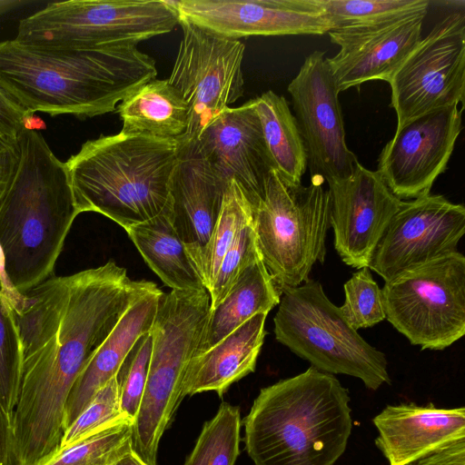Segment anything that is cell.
<instances>
[{
    "label": "cell",
    "mask_w": 465,
    "mask_h": 465,
    "mask_svg": "<svg viewBox=\"0 0 465 465\" xmlns=\"http://www.w3.org/2000/svg\"><path fill=\"white\" fill-rule=\"evenodd\" d=\"M343 287L345 300L340 310L353 329L372 327L386 318L381 289L368 267L354 272Z\"/></svg>",
    "instance_id": "obj_33"
},
{
    "label": "cell",
    "mask_w": 465,
    "mask_h": 465,
    "mask_svg": "<svg viewBox=\"0 0 465 465\" xmlns=\"http://www.w3.org/2000/svg\"><path fill=\"white\" fill-rule=\"evenodd\" d=\"M133 422L130 417H123L77 442L59 449L37 465H114L133 449Z\"/></svg>",
    "instance_id": "obj_29"
},
{
    "label": "cell",
    "mask_w": 465,
    "mask_h": 465,
    "mask_svg": "<svg viewBox=\"0 0 465 465\" xmlns=\"http://www.w3.org/2000/svg\"><path fill=\"white\" fill-rule=\"evenodd\" d=\"M465 207L430 193L402 201L370 259L368 268L389 282L430 261L458 252Z\"/></svg>",
    "instance_id": "obj_13"
},
{
    "label": "cell",
    "mask_w": 465,
    "mask_h": 465,
    "mask_svg": "<svg viewBox=\"0 0 465 465\" xmlns=\"http://www.w3.org/2000/svg\"><path fill=\"white\" fill-rule=\"evenodd\" d=\"M335 28L428 13L429 0H317ZM332 29V30H333Z\"/></svg>",
    "instance_id": "obj_31"
},
{
    "label": "cell",
    "mask_w": 465,
    "mask_h": 465,
    "mask_svg": "<svg viewBox=\"0 0 465 465\" xmlns=\"http://www.w3.org/2000/svg\"><path fill=\"white\" fill-rule=\"evenodd\" d=\"M179 138L122 132L82 144L66 162L80 213H101L124 230L171 205Z\"/></svg>",
    "instance_id": "obj_5"
},
{
    "label": "cell",
    "mask_w": 465,
    "mask_h": 465,
    "mask_svg": "<svg viewBox=\"0 0 465 465\" xmlns=\"http://www.w3.org/2000/svg\"><path fill=\"white\" fill-rule=\"evenodd\" d=\"M179 142L170 190L172 222L199 272L227 184L216 174L197 139L183 135Z\"/></svg>",
    "instance_id": "obj_20"
},
{
    "label": "cell",
    "mask_w": 465,
    "mask_h": 465,
    "mask_svg": "<svg viewBox=\"0 0 465 465\" xmlns=\"http://www.w3.org/2000/svg\"><path fill=\"white\" fill-rule=\"evenodd\" d=\"M323 182L311 177L303 186L272 169L252 211L259 253L281 294L307 282L312 266L324 262L331 198Z\"/></svg>",
    "instance_id": "obj_7"
},
{
    "label": "cell",
    "mask_w": 465,
    "mask_h": 465,
    "mask_svg": "<svg viewBox=\"0 0 465 465\" xmlns=\"http://www.w3.org/2000/svg\"><path fill=\"white\" fill-rule=\"evenodd\" d=\"M375 444L390 465H411L465 440V409L429 403L388 405L373 420Z\"/></svg>",
    "instance_id": "obj_21"
},
{
    "label": "cell",
    "mask_w": 465,
    "mask_h": 465,
    "mask_svg": "<svg viewBox=\"0 0 465 465\" xmlns=\"http://www.w3.org/2000/svg\"><path fill=\"white\" fill-rule=\"evenodd\" d=\"M0 291L7 296L17 311L25 302V295L19 293L11 284L5 272V259L0 247Z\"/></svg>",
    "instance_id": "obj_41"
},
{
    "label": "cell",
    "mask_w": 465,
    "mask_h": 465,
    "mask_svg": "<svg viewBox=\"0 0 465 465\" xmlns=\"http://www.w3.org/2000/svg\"><path fill=\"white\" fill-rule=\"evenodd\" d=\"M462 110L451 105L396 129L379 156L377 170L395 196L414 199L430 193L461 132Z\"/></svg>",
    "instance_id": "obj_15"
},
{
    "label": "cell",
    "mask_w": 465,
    "mask_h": 465,
    "mask_svg": "<svg viewBox=\"0 0 465 465\" xmlns=\"http://www.w3.org/2000/svg\"><path fill=\"white\" fill-rule=\"evenodd\" d=\"M391 106L397 127L465 96L464 8L442 17L397 70L391 81Z\"/></svg>",
    "instance_id": "obj_11"
},
{
    "label": "cell",
    "mask_w": 465,
    "mask_h": 465,
    "mask_svg": "<svg viewBox=\"0 0 465 465\" xmlns=\"http://www.w3.org/2000/svg\"><path fill=\"white\" fill-rule=\"evenodd\" d=\"M253 99L274 169L287 181L301 183L308 166V159L287 100L272 91H267Z\"/></svg>",
    "instance_id": "obj_27"
},
{
    "label": "cell",
    "mask_w": 465,
    "mask_h": 465,
    "mask_svg": "<svg viewBox=\"0 0 465 465\" xmlns=\"http://www.w3.org/2000/svg\"><path fill=\"white\" fill-rule=\"evenodd\" d=\"M288 92L311 177L325 182L348 177L358 160L345 142L339 91L324 52L314 51L304 59Z\"/></svg>",
    "instance_id": "obj_14"
},
{
    "label": "cell",
    "mask_w": 465,
    "mask_h": 465,
    "mask_svg": "<svg viewBox=\"0 0 465 465\" xmlns=\"http://www.w3.org/2000/svg\"><path fill=\"white\" fill-rule=\"evenodd\" d=\"M22 362L15 307L0 291V402L12 420L18 395Z\"/></svg>",
    "instance_id": "obj_32"
},
{
    "label": "cell",
    "mask_w": 465,
    "mask_h": 465,
    "mask_svg": "<svg viewBox=\"0 0 465 465\" xmlns=\"http://www.w3.org/2000/svg\"><path fill=\"white\" fill-rule=\"evenodd\" d=\"M117 112L120 132L157 138L176 139L185 134L189 107L167 79H153L123 100Z\"/></svg>",
    "instance_id": "obj_26"
},
{
    "label": "cell",
    "mask_w": 465,
    "mask_h": 465,
    "mask_svg": "<svg viewBox=\"0 0 465 465\" xmlns=\"http://www.w3.org/2000/svg\"><path fill=\"white\" fill-rule=\"evenodd\" d=\"M26 4H28L27 1L0 0V15Z\"/></svg>",
    "instance_id": "obj_43"
},
{
    "label": "cell",
    "mask_w": 465,
    "mask_h": 465,
    "mask_svg": "<svg viewBox=\"0 0 465 465\" xmlns=\"http://www.w3.org/2000/svg\"><path fill=\"white\" fill-rule=\"evenodd\" d=\"M179 16L217 35H323L334 26L317 0H180Z\"/></svg>",
    "instance_id": "obj_16"
},
{
    "label": "cell",
    "mask_w": 465,
    "mask_h": 465,
    "mask_svg": "<svg viewBox=\"0 0 465 465\" xmlns=\"http://www.w3.org/2000/svg\"><path fill=\"white\" fill-rule=\"evenodd\" d=\"M253 208L242 187L233 179L226 185L221 211L204 248L199 273L206 290L226 252L242 229L252 220Z\"/></svg>",
    "instance_id": "obj_28"
},
{
    "label": "cell",
    "mask_w": 465,
    "mask_h": 465,
    "mask_svg": "<svg viewBox=\"0 0 465 465\" xmlns=\"http://www.w3.org/2000/svg\"><path fill=\"white\" fill-rule=\"evenodd\" d=\"M134 281L114 261L66 276H52L15 311L22 362L12 414L14 446L46 456L60 447L65 404L78 375L124 314L159 291Z\"/></svg>",
    "instance_id": "obj_1"
},
{
    "label": "cell",
    "mask_w": 465,
    "mask_h": 465,
    "mask_svg": "<svg viewBox=\"0 0 465 465\" xmlns=\"http://www.w3.org/2000/svg\"><path fill=\"white\" fill-rule=\"evenodd\" d=\"M114 465H147L132 449L123 455Z\"/></svg>",
    "instance_id": "obj_42"
},
{
    "label": "cell",
    "mask_w": 465,
    "mask_h": 465,
    "mask_svg": "<svg viewBox=\"0 0 465 465\" xmlns=\"http://www.w3.org/2000/svg\"><path fill=\"white\" fill-rule=\"evenodd\" d=\"M26 128L40 130L45 128V123L0 87V138L16 144L19 134Z\"/></svg>",
    "instance_id": "obj_37"
},
{
    "label": "cell",
    "mask_w": 465,
    "mask_h": 465,
    "mask_svg": "<svg viewBox=\"0 0 465 465\" xmlns=\"http://www.w3.org/2000/svg\"><path fill=\"white\" fill-rule=\"evenodd\" d=\"M427 13L330 31L339 52L326 58L340 92L369 81L390 82L421 40Z\"/></svg>",
    "instance_id": "obj_18"
},
{
    "label": "cell",
    "mask_w": 465,
    "mask_h": 465,
    "mask_svg": "<svg viewBox=\"0 0 465 465\" xmlns=\"http://www.w3.org/2000/svg\"><path fill=\"white\" fill-rule=\"evenodd\" d=\"M260 256L252 220L237 235L232 246L223 256L219 269L207 289L210 295V309L224 298L242 270Z\"/></svg>",
    "instance_id": "obj_36"
},
{
    "label": "cell",
    "mask_w": 465,
    "mask_h": 465,
    "mask_svg": "<svg viewBox=\"0 0 465 465\" xmlns=\"http://www.w3.org/2000/svg\"><path fill=\"white\" fill-rule=\"evenodd\" d=\"M267 313H258L215 345L190 360L182 390L183 399L203 391L222 397L229 387L255 371L266 334Z\"/></svg>",
    "instance_id": "obj_22"
},
{
    "label": "cell",
    "mask_w": 465,
    "mask_h": 465,
    "mask_svg": "<svg viewBox=\"0 0 465 465\" xmlns=\"http://www.w3.org/2000/svg\"><path fill=\"white\" fill-rule=\"evenodd\" d=\"M348 390L313 367L262 388L243 420L254 465H334L351 432Z\"/></svg>",
    "instance_id": "obj_4"
},
{
    "label": "cell",
    "mask_w": 465,
    "mask_h": 465,
    "mask_svg": "<svg viewBox=\"0 0 465 465\" xmlns=\"http://www.w3.org/2000/svg\"><path fill=\"white\" fill-rule=\"evenodd\" d=\"M152 345V333L148 331L134 344L115 376L122 411L133 420L137 414L145 387Z\"/></svg>",
    "instance_id": "obj_35"
},
{
    "label": "cell",
    "mask_w": 465,
    "mask_h": 465,
    "mask_svg": "<svg viewBox=\"0 0 465 465\" xmlns=\"http://www.w3.org/2000/svg\"><path fill=\"white\" fill-rule=\"evenodd\" d=\"M182 40L167 79L189 107L185 133L196 139L203 130L243 94L244 45L180 18Z\"/></svg>",
    "instance_id": "obj_12"
},
{
    "label": "cell",
    "mask_w": 465,
    "mask_h": 465,
    "mask_svg": "<svg viewBox=\"0 0 465 465\" xmlns=\"http://www.w3.org/2000/svg\"><path fill=\"white\" fill-rule=\"evenodd\" d=\"M162 292L159 290L150 293L131 306L82 370L65 404L64 431L97 391L116 376L136 341L150 331Z\"/></svg>",
    "instance_id": "obj_23"
},
{
    "label": "cell",
    "mask_w": 465,
    "mask_h": 465,
    "mask_svg": "<svg viewBox=\"0 0 465 465\" xmlns=\"http://www.w3.org/2000/svg\"><path fill=\"white\" fill-rule=\"evenodd\" d=\"M327 183L334 248L345 264L356 269L368 267L403 200L392 193L378 171L367 169L359 161L348 177Z\"/></svg>",
    "instance_id": "obj_17"
},
{
    "label": "cell",
    "mask_w": 465,
    "mask_h": 465,
    "mask_svg": "<svg viewBox=\"0 0 465 465\" xmlns=\"http://www.w3.org/2000/svg\"><path fill=\"white\" fill-rule=\"evenodd\" d=\"M210 302L206 289L172 290L158 298L148 374L132 431V448L147 465H157L160 440L183 400L185 371L200 342Z\"/></svg>",
    "instance_id": "obj_6"
},
{
    "label": "cell",
    "mask_w": 465,
    "mask_h": 465,
    "mask_svg": "<svg viewBox=\"0 0 465 465\" xmlns=\"http://www.w3.org/2000/svg\"><path fill=\"white\" fill-rule=\"evenodd\" d=\"M241 413L237 406L223 402L206 421L183 465H234L239 456Z\"/></svg>",
    "instance_id": "obj_30"
},
{
    "label": "cell",
    "mask_w": 465,
    "mask_h": 465,
    "mask_svg": "<svg viewBox=\"0 0 465 465\" xmlns=\"http://www.w3.org/2000/svg\"><path fill=\"white\" fill-rule=\"evenodd\" d=\"M179 23L173 1L70 0L49 3L22 19L15 40L63 49L137 46Z\"/></svg>",
    "instance_id": "obj_9"
},
{
    "label": "cell",
    "mask_w": 465,
    "mask_h": 465,
    "mask_svg": "<svg viewBox=\"0 0 465 465\" xmlns=\"http://www.w3.org/2000/svg\"><path fill=\"white\" fill-rule=\"evenodd\" d=\"M381 292L385 319L411 344L440 351L465 334V257L459 251L404 272Z\"/></svg>",
    "instance_id": "obj_10"
},
{
    "label": "cell",
    "mask_w": 465,
    "mask_h": 465,
    "mask_svg": "<svg viewBox=\"0 0 465 465\" xmlns=\"http://www.w3.org/2000/svg\"><path fill=\"white\" fill-rule=\"evenodd\" d=\"M156 75L154 60L136 45L63 49L0 42V87L32 114L102 115Z\"/></svg>",
    "instance_id": "obj_2"
},
{
    "label": "cell",
    "mask_w": 465,
    "mask_h": 465,
    "mask_svg": "<svg viewBox=\"0 0 465 465\" xmlns=\"http://www.w3.org/2000/svg\"><path fill=\"white\" fill-rule=\"evenodd\" d=\"M18 161V143L13 144L0 138V201L12 181Z\"/></svg>",
    "instance_id": "obj_38"
},
{
    "label": "cell",
    "mask_w": 465,
    "mask_h": 465,
    "mask_svg": "<svg viewBox=\"0 0 465 465\" xmlns=\"http://www.w3.org/2000/svg\"><path fill=\"white\" fill-rule=\"evenodd\" d=\"M282 295L273 319L280 343L316 370L358 378L370 390L391 383L385 354L349 324L319 282L285 288Z\"/></svg>",
    "instance_id": "obj_8"
},
{
    "label": "cell",
    "mask_w": 465,
    "mask_h": 465,
    "mask_svg": "<svg viewBox=\"0 0 465 465\" xmlns=\"http://www.w3.org/2000/svg\"><path fill=\"white\" fill-rule=\"evenodd\" d=\"M171 207L172 203L155 217L125 231L148 266L172 290L206 289L173 225Z\"/></svg>",
    "instance_id": "obj_25"
},
{
    "label": "cell",
    "mask_w": 465,
    "mask_h": 465,
    "mask_svg": "<svg viewBox=\"0 0 465 465\" xmlns=\"http://www.w3.org/2000/svg\"><path fill=\"white\" fill-rule=\"evenodd\" d=\"M196 139L218 177L225 184L235 180L254 210L274 169L254 99L224 109Z\"/></svg>",
    "instance_id": "obj_19"
},
{
    "label": "cell",
    "mask_w": 465,
    "mask_h": 465,
    "mask_svg": "<svg viewBox=\"0 0 465 465\" xmlns=\"http://www.w3.org/2000/svg\"><path fill=\"white\" fill-rule=\"evenodd\" d=\"M281 295L261 255L256 257L242 270L221 302L210 309L193 355L210 349L252 316L268 314Z\"/></svg>",
    "instance_id": "obj_24"
},
{
    "label": "cell",
    "mask_w": 465,
    "mask_h": 465,
    "mask_svg": "<svg viewBox=\"0 0 465 465\" xmlns=\"http://www.w3.org/2000/svg\"><path fill=\"white\" fill-rule=\"evenodd\" d=\"M415 465H465V440L416 461Z\"/></svg>",
    "instance_id": "obj_39"
},
{
    "label": "cell",
    "mask_w": 465,
    "mask_h": 465,
    "mask_svg": "<svg viewBox=\"0 0 465 465\" xmlns=\"http://www.w3.org/2000/svg\"><path fill=\"white\" fill-rule=\"evenodd\" d=\"M0 465L12 464L11 418L0 402Z\"/></svg>",
    "instance_id": "obj_40"
},
{
    "label": "cell",
    "mask_w": 465,
    "mask_h": 465,
    "mask_svg": "<svg viewBox=\"0 0 465 465\" xmlns=\"http://www.w3.org/2000/svg\"><path fill=\"white\" fill-rule=\"evenodd\" d=\"M19 161L0 201V247L6 275L25 294L54 276L56 261L80 214L69 172L35 129L18 136Z\"/></svg>",
    "instance_id": "obj_3"
},
{
    "label": "cell",
    "mask_w": 465,
    "mask_h": 465,
    "mask_svg": "<svg viewBox=\"0 0 465 465\" xmlns=\"http://www.w3.org/2000/svg\"><path fill=\"white\" fill-rule=\"evenodd\" d=\"M121 409L116 377L101 388L71 425L64 430L59 449L77 442L87 435L125 417Z\"/></svg>",
    "instance_id": "obj_34"
}]
</instances>
